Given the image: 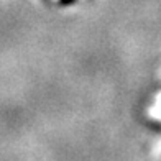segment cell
I'll return each instance as SVG.
<instances>
[{"label":"cell","mask_w":161,"mask_h":161,"mask_svg":"<svg viewBox=\"0 0 161 161\" xmlns=\"http://www.w3.org/2000/svg\"><path fill=\"white\" fill-rule=\"evenodd\" d=\"M76 0H59V3L61 5H71V3H74Z\"/></svg>","instance_id":"obj_1"}]
</instances>
